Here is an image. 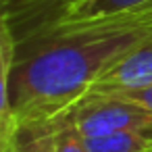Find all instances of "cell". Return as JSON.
Instances as JSON below:
<instances>
[{"label":"cell","mask_w":152,"mask_h":152,"mask_svg":"<svg viewBox=\"0 0 152 152\" xmlns=\"http://www.w3.org/2000/svg\"><path fill=\"white\" fill-rule=\"evenodd\" d=\"M58 127V115L25 123L15 127V131L0 142V152H54V137Z\"/></svg>","instance_id":"cell-5"},{"label":"cell","mask_w":152,"mask_h":152,"mask_svg":"<svg viewBox=\"0 0 152 152\" xmlns=\"http://www.w3.org/2000/svg\"><path fill=\"white\" fill-rule=\"evenodd\" d=\"M148 86H152V38L119 58L106 73L100 75L90 92L110 94L121 90H140Z\"/></svg>","instance_id":"cell-3"},{"label":"cell","mask_w":152,"mask_h":152,"mask_svg":"<svg viewBox=\"0 0 152 152\" xmlns=\"http://www.w3.org/2000/svg\"><path fill=\"white\" fill-rule=\"evenodd\" d=\"M71 115L83 137L129 129H152V110L110 94H86L71 106Z\"/></svg>","instance_id":"cell-2"},{"label":"cell","mask_w":152,"mask_h":152,"mask_svg":"<svg viewBox=\"0 0 152 152\" xmlns=\"http://www.w3.org/2000/svg\"><path fill=\"white\" fill-rule=\"evenodd\" d=\"M88 152H152V129H129L83 137Z\"/></svg>","instance_id":"cell-7"},{"label":"cell","mask_w":152,"mask_h":152,"mask_svg":"<svg viewBox=\"0 0 152 152\" xmlns=\"http://www.w3.org/2000/svg\"><path fill=\"white\" fill-rule=\"evenodd\" d=\"M146 9H152V0H75L50 21H88Z\"/></svg>","instance_id":"cell-6"},{"label":"cell","mask_w":152,"mask_h":152,"mask_svg":"<svg viewBox=\"0 0 152 152\" xmlns=\"http://www.w3.org/2000/svg\"><path fill=\"white\" fill-rule=\"evenodd\" d=\"M75 0H4L2 17L11 23L15 38L54 19Z\"/></svg>","instance_id":"cell-4"},{"label":"cell","mask_w":152,"mask_h":152,"mask_svg":"<svg viewBox=\"0 0 152 152\" xmlns=\"http://www.w3.org/2000/svg\"><path fill=\"white\" fill-rule=\"evenodd\" d=\"M54 152H88L83 144V135L77 131L71 108L58 115V127L54 137Z\"/></svg>","instance_id":"cell-8"},{"label":"cell","mask_w":152,"mask_h":152,"mask_svg":"<svg viewBox=\"0 0 152 152\" xmlns=\"http://www.w3.org/2000/svg\"><path fill=\"white\" fill-rule=\"evenodd\" d=\"M110 96H117V98H123V100H129V102H135L148 110H152V86L148 88H140V90H121V92H110Z\"/></svg>","instance_id":"cell-9"},{"label":"cell","mask_w":152,"mask_h":152,"mask_svg":"<svg viewBox=\"0 0 152 152\" xmlns=\"http://www.w3.org/2000/svg\"><path fill=\"white\" fill-rule=\"evenodd\" d=\"M152 38V9L88 21H48L15 38L0 71V142L15 127L69 110L119 58Z\"/></svg>","instance_id":"cell-1"}]
</instances>
